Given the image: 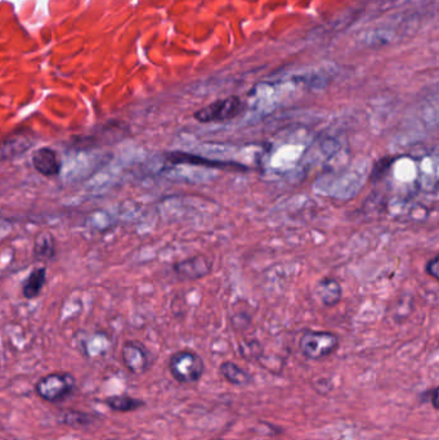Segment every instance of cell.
<instances>
[{"instance_id":"obj_14","label":"cell","mask_w":439,"mask_h":440,"mask_svg":"<svg viewBox=\"0 0 439 440\" xmlns=\"http://www.w3.org/2000/svg\"><path fill=\"white\" fill-rule=\"evenodd\" d=\"M29 143H26V138H12V141L0 142V160H7L16 155L26 151Z\"/></svg>"},{"instance_id":"obj_18","label":"cell","mask_w":439,"mask_h":440,"mask_svg":"<svg viewBox=\"0 0 439 440\" xmlns=\"http://www.w3.org/2000/svg\"><path fill=\"white\" fill-rule=\"evenodd\" d=\"M433 405L434 408H438V389L433 390Z\"/></svg>"},{"instance_id":"obj_9","label":"cell","mask_w":439,"mask_h":440,"mask_svg":"<svg viewBox=\"0 0 439 440\" xmlns=\"http://www.w3.org/2000/svg\"><path fill=\"white\" fill-rule=\"evenodd\" d=\"M316 295L326 307H335L343 297V289L338 280L327 277L317 283Z\"/></svg>"},{"instance_id":"obj_3","label":"cell","mask_w":439,"mask_h":440,"mask_svg":"<svg viewBox=\"0 0 439 440\" xmlns=\"http://www.w3.org/2000/svg\"><path fill=\"white\" fill-rule=\"evenodd\" d=\"M299 347L307 358L322 359L338 349L339 339L332 332L307 331L303 333Z\"/></svg>"},{"instance_id":"obj_16","label":"cell","mask_w":439,"mask_h":440,"mask_svg":"<svg viewBox=\"0 0 439 440\" xmlns=\"http://www.w3.org/2000/svg\"><path fill=\"white\" fill-rule=\"evenodd\" d=\"M397 157H382L377 162H375L373 167V173H371V179L373 181H380L385 174L388 173L389 169L396 162Z\"/></svg>"},{"instance_id":"obj_12","label":"cell","mask_w":439,"mask_h":440,"mask_svg":"<svg viewBox=\"0 0 439 440\" xmlns=\"http://www.w3.org/2000/svg\"><path fill=\"white\" fill-rule=\"evenodd\" d=\"M221 372L226 377V380L233 385L244 386L252 383V376L249 375L245 369L238 367V364L232 362H224L221 366Z\"/></svg>"},{"instance_id":"obj_10","label":"cell","mask_w":439,"mask_h":440,"mask_svg":"<svg viewBox=\"0 0 439 440\" xmlns=\"http://www.w3.org/2000/svg\"><path fill=\"white\" fill-rule=\"evenodd\" d=\"M45 281H47V268H35L23 282L22 294L29 300L35 299L42 294Z\"/></svg>"},{"instance_id":"obj_1","label":"cell","mask_w":439,"mask_h":440,"mask_svg":"<svg viewBox=\"0 0 439 440\" xmlns=\"http://www.w3.org/2000/svg\"><path fill=\"white\" fill-rule=\"evenodd\" d=\"M75 386L76 380L74 376L66 372H57L42 377L36 383V393L44 400L57 403L70 397Z\"/></svg>"},{"instance_id":"obj_8","label":"cell","mask_w":439,"mask_h":440,"mask_svg":"<svg viewBox=\"0 0 439 440\" xmlns=\"http://www.w3.org/2000/svg\"><path fill=\"white\" fill-rule=\"evenodd\" d=\"M166 161L180 165V164H187V165H204L209 167H238L240 170H246L245 166L240 165L236 162H223V161H216V160H208L206 157L194 156L185 152H170L166 155Z\"/></svg>"},{"instance_id":"obj_15","label":"cell","mask_w":439,"mask_h":440,"mask_svg":"<svg viewBox=\"0 0 439 440\" xmlns=\"http://www.w3.org/2000/svg\"><path fill=\"white\" fill-rule=\"evenodd\" d=\"M62 422L69 426H86L93 422V417L83 412L70 411L65 413Z\"/></svg>"},{"instance_id":"obj_2","label":"cell","mask_w":439,"mask_h":440,"mask_svg":"<svg viewBox=\"0 0 439 440\" xmlns=\"http://www.w3.org/2000/svg\"><path fill=\"white\" fill-rule=\"evenodd\" d=\"M244 111V102L236 95L210 103L194 112V117L202 124L224 123L233 120Z\"/></svg>"},{"instance_id":"obj_5","label":"cell","mask_w":439,"mask_h":440,"mask_svg":"<svg viewBox=\"0 0 439 440\" xmlns=\"http://www.w3.org/2000/svg\"><path fill=\"white\" fill-rule=\"evenodd\" d=\"M173 270L180 281H196L211 273L213 261L205 255H194L174 264Z\"/></svg>"},{"instance_id":"obj_11","label":"cell","mask_w":439,"mask_h":440,"mask_svg":"<svg viewBox=\"0 0 439 440\" xmlns=\"http://www.w3.org/2000/svg\"><path fill=\"white\" fill-rule=\"evenodd\" d=\"M34 256L39 261L49 263L56 256V241L49 232L40 233L34 242Z\"/></svg>"},{"instance_id":"obj_6","label":"cell","mask_w":439,"mask_h":440,"mask_svg":"<svg viewBox=\"0 0 439 440\" xmlns=\"http://www.w3.org/2000/svg\"><path fill=\"white\" fill-rule=\"evenodd\" d=\"M124 364L131 374L142 375L150 367V354L138 341H127L122 350Z\"/></svg>"},{"instance_id":"obj_4","label":"cell","mask_w":439,"mask_h":440,"mask_svg":"<svg viewBox=\"0 0 439 440\" xmlns=\"http://www.w3.org/2000/svg\"><path fill=\"white\" fill-rule=\"evenodd\" d=\"M169 371L180 383H196L204 374V362L194 352H178L169 361Z\"/></svg>"},{"instance_id":"obj_7","label":"cell","mask_w":439,"mask_h":440,"mask_svg":"<svg viewBox=\"0 0 439 440\" xmlns=\"http://www.w3.org/2000/svg\"><path fill=\"white\" fill-rule=\"evenodd\" d=\"M31 162H33V166L37 173L42 174L44 177H48V178L57 177L62 170V160L59 157L58 152L51 147L37 148L33 153Z\"/></svg>"},{"instance_id":"obj_17","label":"cell","mask_w":439,"mask_h":440,"mask_svg":"<svg viewBox=\"0 0 439 440\" xmlns=\"http://www.w3.org/2000/svg\"><path fill=\"white\" fill-rule=\"evenodd\" d=\"M425 272L428 275L433 277L434 280H438L439 278V256L438 255H434L432 259L428 260L426 266H425Z\"/></svg>"},{"instance_id":"obj_13","label":"cell","mask_w":439,"mask_h":440,"mask_svg":"<svg viewBox=\"0 0 439 440\" xmlns=\"http://www.w3.org/2000/svg\"><path fill=\"white\" fill-rule=\"evenodd\" d=\"M105 403L107 404L108 408L116 412H131L144 407V403L141 399L128 397V396H114L106 398Z\"/></svg>"}]
</instances>
